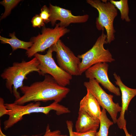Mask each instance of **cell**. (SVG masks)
Returning a JSON list of instances; mask_svg holds the SVG:
<instances>
[{
  "instance_id": "obj_21",
  "label": "cell",
  "mask_w": 136,
  "mask_h": 136,
  "mask_svg": "<svg viewBox=\"0 0 136 136\" xmlns=\"http://www.w3.org/2000/svg\"><path fill=\"white\" fill-rule=\"evenodd\" d=\"M43 136H68L67 135L61 134V132L58 130L51 131L50 126L48 124L46 129L45 132Z\"/></svg>"
},
{
  "instance_id": "obj_26",
  "label": "cell",
  "mask_w": 136,
  "mask_h": 136,
  "mask_svg": "<svg viewBox=\"0 0 136 136\" xmlns=\"http://www.w3.org/2000/svg\"><path fill=\"white\" fill-rule=\"evenodd\" d=\"M39 135H33L31 136L27 135H22L21 136H39ZM0 136H7L5 134L2 132L1 127H0Z\"/></svg>"
},
{
  "instance_id": "obj_3",
  "label": "cell",
  "mask_w": 136,
  "mask_h": 136,
  "mask_svg": "<svg viewBox=\"0 0 136 136\" xmlns=\"http://www.w3.org/2000/svg\"><path fill=\"white\" fill-rule=\"evenodd\" d=\"M5 105L7 109L10 111L8 115V118L3 123L5 130L21 120L25 115L33 113H42L47 115L52 110L55 111L57 115L70 112L68 108L55 101L45 107H40V101L31 102L24 106L17 105L14 103H6Z\"/></svg>"
},
{
  "instance_id": "obj_24",
  "label": "cell",
  "mask_w": 136,
  "mask_h": 136,
  "mask_svg": "<svg viewBox=\"0 0 136 136\" xmlns=\"http://www.w3.org/2000/svg\"><path fill=\"white\" fill-rule=\"evenodd\" d=\"M66 123L69 131L70 136H73V124L72 121L70 120H67L66 121Z\"/></svg>"
},
{
  "instance_id": "obj_4",
  "label": "cell",
  "mask_w": 136,
  "mask_h": 136,
  "mask_svg": "<svg viewBox=\"0 0 136 136\" xmlns=\"http://www.w3.org/2000/svg\"><path fill=\"white\" fill-rule=\"evenodd\" d=\"M87 0V3L96 9L98 13L96 19V27L98 30H106L107 43L110 44L115 39V30L113 22L118 14L117 10L110 1L103 0Z\"/></svg>"
},
{
  "instance_id": "obj_11",
  "label": "cell",
  "mask_w": 136,
  "mask_h": 136,
  "mask_svg": "<svg viewBox=\"0 0 136 136\" xmlns=\"http://www.w3.org/2000/svg\"><path fill=\"white\" fill-rule=\"evenodd\" d=\"M49 9L50 16V21L52 26L56 24L57 20H59V26L66 28L72 23H81L86 22L89 18L88 15L76 16L73 15L70 10L63 8L50 3Z\"/></svg>"
},
{
  "instance_id": "obj_9",
  "label": "cell",
  "mask_w": 136,
  "mask_h": 136,
  "mask_svg": "<svg viewBox=\"0 0 136 136\" xmlns=\"http://www.w3.org/2000/svg\"><path fill=\"white\" fill-rule=\"evenodd\" d=\"M51 47L53 51L56 53L57 62L59 66L72 76H79L80 59L76 56L60 39Z\"/></svg>"
},
{
  "instance_id": "obj_2",
  "label": "cell",
  "mask_w": 136,
  "mask_h": 136,
  "mask_svg": "<svg viewBox=\"0 0 136 136\" xmlns=\"http://www.w3.org/2000/svg\"><path fill=\"white\" fill-rule=\"evenodd\" d=\"M39 64V60L35 57L28 61L23 60L20 62H14L11 66L5 69L1 74V77L5 80L6 88L11 94L13 93L15 100L21 97L18 89L24 86L23 81L27 79L28 75L35 72L41 76L38 68Z\"/></svg>"
},
{
  "instance_id": "obj_5",
  "label": "cell",
  "mask_w": 136,
  "mask_h": 136,
  "mask_svg": "<svg viewBox=\"0 0 136 136\" xmlns=\"http://www.w3.org/2000/svg\"><path fill=\"white\" fill-rule=\"evenodd\" d=\"M103 30L92 48L84 53L77 56L82 59L79 68V76L81 75L88 69L93 65L100 62L111 63L114 61L108 49L104 47L107 44V36Z\"/></svg>"
},
{
  "instance_id": "obj_12",
  "label": "cell",
  "mask_w": 136,
  "mask_h": 136,
  "mask_svg": "<svg viewBox=\"0 0 136 136\" xmlns=\"http://www.w3.org/2000/svg\"><path fill=\"white\" fill-rule=\"evenodd\" d=\"M113 75L116 80V84L119 87L121 94V110L116 122L119 128L121 129L126 126V122L125 119V113L127 110L130 101L136 95V88H131L126 86L122 81L120 76L116 73H114Z\"/></svg>"
},
{
  "instance_id": "obj_23",
  "label": "cell",
  "mask_w": 136,
  "mask_h": 136,
  "mask_svg": "<svg viewBox=\"0 0 136 136\" xmlns=\"http://www.w3.org/2000/svg\"><path fill=\"white\" fill-rule=\"evenodd\" d=\"M97 131H91L84 133L73 132V136H96Z\"/></svg>"
},
{
  "instance_id": "obj_15",
  "label": "cell",
  "mask_w": 136,
  "mask_h": 136,
  "mask_svg": "<svg viewBox=\"0 0 136 136\" xmlns=\"http://www.w3.org/2000/svg\"><path fill=\"white\" fill-rule=\"evenodd\" d=\"M15 32L10 33L9 36L11 38L9 39L1 36L0 40L2 44H8L11 46L13 51L18 49H23L28 50L33 45L31 41L26 42L21 40L18 39L15 36Z\"/></svg>"
},
{
  "instance_id": "obj_19",
  "label": "cell",
  "mask_w": 136,
  "mask_h": 136,
  "mask_svg": "<svg viewBox=\"0 0 136 136\" xmlns=\"http://www.w3.org/2000/svg\"><path fill=\"white\" fill-rule=\"evenodd\" d=\"M39 15L45 23H47L50 22L49 18L50 14L49 9L46 5L43 6L41 9V12Z\"/></svg>"
},
{
  "instance_id": "obj_25",
  "label": "cell",
  "mask_w": 136,
  "mask_h": 136,
  "mask_svg": "<svg viewBox=\"0 0 136 136\" xmlns=\"http://www.w3.org/2000/svg\"><path fill=\"white\" fill-rule=\"evenodd\" d=\"M123 129L124 132L126 136H132V134H130L128 133L126 129V126H125Z\"/></svg>"
},
{
  "instance_id": "obj_7",
  "label": "cell",
  "mask_w": 136,
  "mask_h": 136,
  "mask_svg": "<svg viewBox=\"0 0 136 136\" xmlns=\"http://www.w3.org/2000/svg\"><path fill=\"white\" fill-rule=\"evenodd\" d=\"M53 52L50 47L45 55L38 53L35 55L34 56L39 62L38 68L40 71L41 76L49 74L54 78L59 85L65 87L70 84L72 76L57 65L52 57Z\"/></svg>"
},
{
  "instance_id": "obj_13",
  "label": "cell",
  "mask_w": 136,
  "mask_h": 136,
  "mask_svg": "<svg viewBox=\"0 0 136 136\" xmlns=\"http://www.w3.org/2000/svg\"><path fill=\"white\" fill-rule=\"evenodd\" d=\"M78 116L76 122V131L84 133L91 131H97L99 127V119H95L84 111L79 109Z\"/></svg>"
},
{
  "instance_id": "obj_6",
  "label": "cell",
  "mask_w": 136,
  "mask_h": 136,
  "mask_svg": "<svg viewBox=\"0 0 136 136\" xmlns=\"http://www.w3.org/2000/svg\"><path fill=\"white\" fill-rule=\"evenodd\" d=\"M55 25L53 28L44 26L41 34L39 33L37 36L31 38L30 41L32 42L33 45L26 52L28 58H30L39 52L44 51L70 31L66 28L60 27L59 23Z\"/></svg>"
},
{
  "instance_id": "obj_1",
  "label": "cell",
  "mask_w": 136,
  "mask_h": 136,
  "mask_svg": "<svg viewBox=\"0 0 136 136\" xmlns=\"http://www.w3.org/2000/svg\"><path fill=\"white\" fill-rule=\"evenodd\" d=\"M19 89L23 95L14 103L21 105L31 101L54 100L59 103L70 91L69 88L59 85L51 76L47 74L43 81L35 82L29 86L24 85Z\"/></svg>"
},
{
  "instance_id": "obj_22",
  "label": "cell",
  "mask_w": 136,
  "mask_h": 136,
  "mask_svg": "<svg viewBox=\"0 0 136 136\" xmlns=\"http://www.w3.org/2000/svg\"><path fill=\"white\" fill-rule=\"evenodd\" d=\"M10 111L6 108L4 104V99L0 98V117L5 115H8Z\"/></svg>"
},
{
  "instance_id": "obj_18",
  "label": "cell",
  "mask_w": 136,
  "mask_h": 136,
  "mask_svg": "<svg viewBox=\"0 0 136 136\" xmlns=\"http://www.w3.org/2000/svg\"><path fill=\"white\" fill-rule=\"evenodd\" d=\"M21 1L20 0H4L1 2L0 4L4 6L5 11L0 19H3L8 15L11 10Z\"/></svg>"
},
{
  "instance_id": "obj_17",
  "label": "cell",
  "mask_w": 136,
  "mask_h": 136,
  "mask_svg": "<svg viewBox=\"0 0 136 136\" xmlns=\"http://www.w3.org/2000/svg\"><path fill=\"white\" fill-rule=\"evenodd\" d=\"M110 1L120 11L121 19L127 22H129L130 19L128 16L129 8L128 1L120 0L119 1H115L111 0Z\"/></svg>"
},
{
  "instance_id": "obj_16",
  "label": "cell",
  "mask_w": 136,
  "mask_h": 136,
  "mask_svg": "<svg viewBox=\"0 0 136 136\" xmlns=\"http://www.w3.org/2000/svg\"><path fill=\"white\" fill-rule=\"evenodd\" d=\"M106 110L103 108L99 119L100 126L99 131L96 132V136H108L110 127L113 124L114 122L108 117Z\"/></svg>"
},
{
  "instance_id": "obj_8",
  "label": "cell",
  "mask_w": 136,
  "mask_h": 136,
  "mask_svg": "<svg viewBox=\"0 0 136 136\" xmlns=\"http://www.w3.org/2000/svg\"><path fill=\"white\" fill-rule=\"evenodd\" d=\"M84 85L95 97L100 106L109 113L114 123H116L118 113L121 112V107L118 103L113 102V95L106 93L94 79H89V81L84 83Z\"/></svg>"
},
{
  "instance_id": "obj_10",
  "label": "cell",
  "mask_w": 136,
  "mask_h": 136,
  "mask_svg": "<svg viewBox=\"0 0 136 136\" xmlns=\"http://www.w3.org/2000/svg\"><path fill=\"white\" fill-rule=\"evenodd\" d=\"M109 65L107 63L96 64L88 69L85 72L86 77L94 79L105 89L117 96L121 95L119 88L115 86L110 81L108 75Z\"/></svg>"
},
{
  "instance_id": "obj_14",
  "label": "cell",
  "mask_w": 136,
  "mask_h": 136,
  "mask_svg": "<svg viewBox=\"0 0 136 136\" xmlns=\"http://www.w3.org/2000/svg\"><path fill=\"white\" fill-rule=\"evenodd\" d=\"M86 95L80 101L79 109L82 110L94 118L99 119L101 111L95 97L88 90Z\"/></svg>"
},
{
  "instance_id": "obj_20",
  "label": "cell",
  "mask_w": 136,
  "mask_h": 136,
  "mask_svg": "<svg viewBox=\"0 0 136 136\" xmlns=\"http://www.w3.org/2000/svg\"><path fill=\"white\" fill-rule=\"evenodd\" d=\"M33 27L40 28L41 26H44V22L40 15H36L32 18L31 20Z\"/></svg>"
}]
</instances>
